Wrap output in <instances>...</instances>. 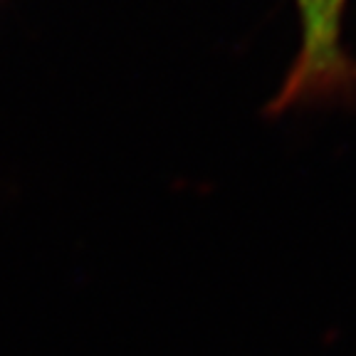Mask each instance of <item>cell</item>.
I'll use <instances>...</instances> for the list:
<instances>
[{
    "label": "cell",
    "instance_id": "1",
    "mask_svg": "<svg viewBox=\"0 0 356 356\" xmlns=\"http://www.w3.org/2000/svg\"><path fill=\"white\" fill-rule=\"evenodd\" d=\"M302 17V50L289 74L282 102L300 99L329 87L341 74L339 25L344 0H297Z\"/></svg>",
    "mask_w": 356,
    "mask_h": 356
}]
</instances>
